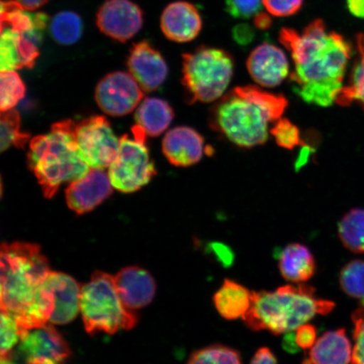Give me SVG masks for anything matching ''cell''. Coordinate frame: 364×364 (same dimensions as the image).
Listing matches in <instances>:
<instances>
[{
  "label": "cell",
  "mask_w": 364,
  "mask_h": 364,
  "mask_svg": "<svg viewBox=\"0 0 364 364\" xmlns=\"http://www.w3.org/2000/svg\"><path fill=\"white\" fill-rule=\"evenodd\" d=\"M279 41L293 59L290 81L294 93L318 107L336 102L344 87L352 54L351 46L343 36L327 30L324 21L315 20L302 33L282 28Z\"/></svg>",
  "instance_id": "6da1fadb"
},
{
  "label": "cell",
  "mask_w": 364,
  "mask_h": 364,
  "mask_svg": "<svg viewBox=\"0 0 364 364\" xmlns=\"http://www.w3.org/2000/svg\"><path fill=\"white\" fill-rule=\"evenodd\" d=\"M334 308V302L317 298L313 287L288 284L273 292L252 291V304L242 318L250 330L279 336L297 330L316 315H328Z\"/></svg>",
  "instance_id": "7a4b0ae2"
},
{
  "label": "cell",
  "mask_w": 364,
  "mask_h": 364,
  "mask_svg": "<svg viewBox=\"0 0 364 364\" xmlns=\"http://www.w3.org/2000/svg\"><path fill=\"white\" fill-rule=\"evenodd\" d=\"M75 125L70 119L58 122L48 134L31 140L27 164L45 198H53L62 184L80 178L90 169L77 145Z\"/></svg>",
  "instance_id": "3957f363"
},
{
  "label": "cell",
  "mask_w": 364,
  "mask_h": 364,
  "mask_svg": "<svg viewBox=\"0 0 364 364\" xmlns=\"http://www.w3.org/2000/svg\"><path fill=\"white\" fill-rule=\"evenodd\" d=\"M0 272L1 311L17 316L33 301L51 270L38 245L13 242L1 245Z\"/></svg>",
  "instance_id": "277c9868"
},
{
  "label": "cell",
  "mask_w": 364,
  "mask_h": 364,
  "mask_svg": "<svg viewBox=\"0 0 364 364\" xmlns=\"http://www.w3.org/2000/svg\"><path fill=\"white\" fill-rule=\"evenodd\" d=\"M269 122L262 108L240 87L218 100L209 115L212 129L244 149L267 142Z\"/></svg>",
  "instance_id": "5b68a950"
},
{
  "label": "cell",
  "mask_w": 364,
  "mask_h": 364,
  "mask_svg": "<svg viewBox=\"0 0 364 364\" xmlns=\"http://www.w3.org/2000/svg\"><path fill=\"white\" fill-rule=\"evenodd\" d=\"M80 313L89 334L116 333L121 329H133L138 316L122 303L114 277L97 271L81 287Z\"/></svg>",
  "instance_id": "8992f818"
},
{
  "label": "cell",
  "mask_w": 364,
  "mask_h": 364,
  "mask_svg": "<svg viewBox=\"0 0 364 364\" xmlns=\"http://www.w3.org/2000/svg\"><path fill=\"white\" fill-rule=\"evenodd\" d=\"M182 85L190 102L218 101L225 92L234 73V59L225 50L198 48L182 56Z\"/></svg>",
  "instance_id": "52a82bcc"
},
{
  "label": "cell",
  "mask_w": 364,
  "mask_h": 364,
  "mask_svg": "<svg viewBox=\"0 0 364 364\" xmlns=\"http://www.w3.org/2000/svg\"><path fill=\"white\" fill-rule=\"evenodd\" d=\"M132 132L134 139L127 134L120 138L117 156L108 167L113 188L124 193L142 188L156 175L146 146L147 135L136 125Z\"/></svg>",
  "instance_id": "ba28073f"
},
{
  "label": "cell",
  "mask_w": 364,
  "mask_h": 364,
  "mask_svg": "<svg viewBox=\"0 0 364 364\" xmlns=\"http://www.w3.org/2000/svg\"><path fill=\"white\" fill-rule=\"evenodd\" d=\"M75 136L81 156L90 168L106 169L117 156L120 139L105 117L94 116L75 122Z\"/></svg>",
  "instance_id": "9c48e42d"
},
{
  "label": "cell",
  "mask_w": 364,
  "mask_h": 364,
  "mask_svg": "<svg viewBox=\"0 0 364 364\" xmlns=\"http://www.w3.org/2000/svg\"><path fill=\"white\" fill-rule=\"evenodd\" d=\"M129 73L117 71L105 76L95 90V101L112 117L127 115L139 106L144 92Z\"/></svg>",
  "instance_id": "30bf717a"
},
{
  "label": "cell",
  "mask_w": 364,
  "mask_h": 364,
  "mask_svg": "<svg viewBox=\"0 0 364 364\" xmlns=\"http://www.w3.org/2000/svg\"><path fill=\"white\" fill-rule=\"evenodd\" d=\"M143 25L144 13L131 0H107L97 15L99 30L120 43L133 38Z\"/></svg>",
  "instance_id": "8fae6325"
},
{
  "label": "cell",
  "mask_w": 364,
  "mask_h": 364,
  "mask_svg": "<svg viewBox=\"0 0 364 364\" xmlns=\"http://www.w3.org/2000/svg\"><path fill=\"white\" fill-rule=\"evenodd\" d=\"M20 350L28 364H66L71 351L51 323L27 331L21 336Z\"/></svg>",
  "instance_id": "7c38bea8"
},
{
  "label": "cell",
  "mask_w": 364,
  "mask_h": 364,
  "mask_svg": "<svg viewBox=\"0 0 364 364\" xmlns=\"http://www.w3.org/2000/svg\"><path fill=\"white\" fill-rule=\"evenodd\" d=\"M112 188L108 173L90 168L85 176L68 185L65 191L68 206L77 215H84L110 197Z\"/></svg>",
  "instance_id": "4fadbf2b"
},
{
  "label": "cell",
  "mask_w": 364,
  "mask_h": 364,
  "mask_svg": "<svg viewBox=\"0 0 364 364\" xmlns=\"http://www.w3.org/2000/svg\"><path fill=\"white\" fill-rule=\"evenodd\" d=\"M127 65L129 74L145 92L156 90L167 78L165 58L147 41L132 46Z\"/></svg>",
  "instance_id": "5bb4252c"
},
{
  "label": "cell",
  "mask_w": 364,
  "mask_h": 364,
  "mask_svg": "<svg viewBox=\"0 0 364 364\" xmlns=\"http://www.w3.org/2000/svg\"><path fill=\"white\" fill-rule=\"evenodd\" d=\"M247 66L252 78L263 87H276L289 75L285 53L271 43H262L255 48L250 54Z\"/></svg>",
  "instance_id": "9a60e30c"
},
{
  "label": "cell",
  "mask_w": 364,
  "mask_h": 364,
  "mask_svg": "<svg viewBox=\"0 0 364 364\" xmlns=\"http://www.w3.org/2000/svg\"><path fill=\"white\" fill-rule=\"evenodd\" d=\"M164 35L172 42H192L201 33L203 20L198 8L186 1L171 3L161 18Z\"/></svg>",
  "instance_id": "2e32d148"
},
{
  "label": "cell",
  "mask_w": 364,
  "mask_h": 364,
  "mask_svg": "<svg viewBox=\"0 0 364 364\" xmlns=\"http://www.w3.org/2000/svg\"><path fill=\"white\" fill-rule=\"evenodd\" d=\"M163 153L173 166L188 167L201 161L208 152L204 139L189 127H176L168 132L162 144Z\"/></svg>",
  "instance_id": "e0dca14e"
},
{
  "label": "cell",
  "mask_w": 364,
  "mask_h": 364,
  "mask_svg": "<svg viewBox=\"0 0 364 364\" xmlns=\"http://www.w3.org/2000/svg\"><path fill=\"white\" fill-rule=\"evenodd\" d=\"M118 294L129 311L149 306L156 293V284L149 272L139 267H127L114 276Z\"/></svg>",
  "instance_id": "ac0fdd59"
},
{
  "label": "cell",
  "mask_w": 364,
  "mask_h": 364,
  "mask_svg": "<svg viewBox=\"0 0 364 364\" xmlns=\"http://www.w3.org/2000/svg\"><path fill=\"white\" fill-rule=\"evenodd\" d=\"M46 284L55 299V308L50 322L65 325L74 321L80 311L81 285L65 273L50 272Z\"/></svg>",
  "instance_id": "d6986e66"
},
{
  "label": "cell",
  "mask_w": 364,
  "mask_h": 364,
  "mask_svg": "<svg viewBox=\"0 0 364 364\" xmlns=\"http://www.w3.org/2000/svg\"><path fill=\"white\" fill-rule=\"evenodd\" d=\"M39 44L11 29L1 30L0 68L1 71L33 68L40 55Z\"/></svg>",
  "instance_id": "ffe728a7"
},
{
  "label": "cell",
  "mask_w": 364,
  "mask_h": 364,
  "mask_svg": "<svg viewBox=\"0 0 364 364\" xmlns=\"http://www.w3.org/2000/svg\"><path fill=\"white\" fill-rule=\"evenodd\" d=\"M353 346L345 329L326 331L318 338L303 364H350Z\"/></svg>",
  "instance_id": "44dd1931"
},
{
  "label": "cell",
  "mask_w": 364,
  "mask_h": 364,
  "mask_svg": "<svg viewBox=\"0 0 364 364\" xmlns=\"http://www.w3.org/2000/svg\"><path fill=\"white\" fill-rule=\"evenodd\" d=\"M279 267L284 279L294 284H303L315 275L316 259L306 245L292 243L282 250Z\"/></svg>",
  "instance_id": "7402d4cb"
},
{
  "label": "cell",
  "mask_w": 364,
  "mask_h": 364,
  "mask_svg": "<svg viewBox=\"0 0 364 364\" xmlns=\"http://www.w3.org/2000/svg\"><path fill=\"white\" fill-rule=\"evenodd\" d=\"M252 291L231 279H225L213 301L217 311L226 320L243 318L252 304Z\"/></svg>",
  "instance_id": "603a6c76"
},
{
  "label": "cell",
  "mask_w": 364,
  "mask_h": 364,
  "mask_svg": "<svg viewBox=\"0 0 364 364\" xmlns=\"http://www.w3.org/2000/svg\"><path fill=\"white\" fill-rule=\"evenodd\" d=\"M174 112L166 101L159 98H146L139 104L135 113L136 125L149 136H157L170 126Z\"/></svg>",
  "instance_id": "cb8c5ba5"
},
{
  "label": "cell",
  "mask_w": 364,
  "mask_h": 364,
  "mask_svg": "<svg viewBox=\"0 0 364 364\" xmlns=\"http://www.w3.org/2000/svg\"><path fill=\"white\" fill-rule=\"evenodd\" d=\"M54 308H55V299L52 290L45 281L30 306L21 315L15 316L21 331V336L23 332L41 328L48 324Z\"/></svg>",
  "instance_id": "d4e9b609"
},
{
  "label": "cell",
  "mask_w": 364,
  "mask_h": 364,
  "mask_svg": "<svg viewBox=\"0 0 364 364\" xmlns=\"http://www.w3.org/2000/svg\"><path fill=\"white\" fill-rule=\"evenodd\" d=\"M338 235L350 252L364 253V209L355 208L346 213L338 224Z\"/></svg>",
  "instance_id": "484cf974"
},
{
  "label": "cell",
  "mask_w": 364,
  "mask_h": 364,
  "mask_svg": "<svg viewBox=\"0 0 364 364\" xmlns=\"http://www.w3.org/2000/svg\"><path fill=\"white\" fill-rule=\"evenodd\" d=\"M357 43L358 58L353 67L351 79L341 90L336 102L340 106H349L356 102L364 109V34L358 36Z\"/></svg>",
  "instance_id": "4316f807"
},
{
  "label": "cell",
  "mask_w": 364,
  "mask_h": 364,
  "mask_svg": "<svg viewBox=\"0 0 364 364\" xmlns=\"http://www.w3.org/2000/svg\"><path fill=\"white\" fill-rule=\"evenodd\" d=\"M83 33V21L78 14L63 11L57 14L50 23V33L56 43L72 45L78 42Z\"/></svg>",
  "instance_id": "83f0119b"
},
{
  "label": "cell",
  "mask_w": 364,
  "mask_h": 364,
  "mask_svg": "<svg viewBox=\"0 0 364 364\" xmlns=\"http://www.w3.org/2000/svg\"><path fill=\"white\" fill-rule=\"evenodd\" d=\"M11 29L15 33L25 34L35 29V14L24 10L14 0L1 2V30Z\"/></svg>",
  "instance_id": "f1b7e54d"
},
{
  "label": "cell",
  "mask_w": 364,
  "mask_h": 364,
  "mask_svg": "<svg viewBox=\"0 0 364 364\" xmlns=\"http://www.w3.org/2000/svg\"><path fill=\"white\" fill-rule=\"evenodd\" d=\"M0 149L1 151L13 145L17 149H24L30 139V135L21 129L20 114L15 109L4 112L0 120Z\"/></svg>",
  "instance_id": "f546056e"
},
{
  "label": "cell",
  "mask_w": 364,
  "mask_h": 364,
  "mask_svg": "<svg viewBox=\"0 0 364 364\" xmlns=\"http://www.w3.org/2000/svg\"><path fill=\"white\" fill-rule=\"evenodd\" d=\"M26 94V85L16 70H4L0 74V109L11 110Z\"/></svg>",
  "instance_id": "4dcf8cb0"
},
{
  "label": "cell",
  "mask_w": 364,
  "mask_h": 364,
  "mask_svg": "<svg viewBox=\"0 0 364 364\" xmlns=\"http://www.w3.org/2000/svg\"><path fill=\"white\" fill-rule=\"evenodd\" d=\"M186 364H242V361L237 350L213 344L193 352Z\"/></svg>",
  "instance_id": "1f68e13d"
},
{
  "label": "cell",
  "mask_w": 364,
  "mask_h": 364,
  "mask_svg": "<svg viewBox=\"0 0 364 364\" xmlns=\"http://www.w3.org/2000/svg\"><path fill=\"white\" fill-rule=\"evenodd\" d=\"M339 283L341 290L353 299H364V261L353 260L340 272Z\"/></svg>",
  "instance_id": "d6a6232c"
},
{
  "label": "cell",
  "mask_w": 364,
  "mask_h": 364,
  "mask_svg": "<svg viewBox=\"0 0 364 364\" xmlns=\"http://www.w3.org/2000/svg\"><path fill=\"white\" fill-rule=\"evenodd\" d=\"M270 133L282 148L294 149L302 144L301 134L298 127L287 118H280L275 122Z\"/></svg>",
  "instance_id": "836d02e7"
},
{
  "label": "cell",
  "mask_w": 364,
  "mask_h": 364,
  "mask_svg": "<svg viewBox=\"0 0 364 364\" xmlns=\"http://www.w3.org/2000/svg\"><path fill=\"white\" fill-rule=\"evenodd\" d=\"M21 341V331L12 314L1 311V357L7 356Z\"/></svg>",
  "instance_id": "e575fe53"
},
{
  "label": "cell",
  "mask_w": 364,
  "mask_h": 364,
  "mask_svg": "<svg viewBox=\"0 0 364 364\" xmlns=\"http://www.w3.org/2000/svg\"><path fill=\"white\" fill-rule=\"evenodd\" d=\"M354 326L353 355L351 364H364V308L353 313Z\"/></svg>",
  "instance_id": "d590c367"
},
{
  "label": "cell",
  "mask_w": 364,
  "mask_h": 364,
  "mask_svg": "<svg viewBox=\"0 0 364 364\" xmlns=\"http://www.w3.org/2000/svg\"><path fill=\"white\" fill-rule=\"evenodd\" d=\"M262 0H225L229 15L237 19H249L261 11Z\"/></svg>",
  "instance_id": "8d00e7d4"
},
{
  "label": "cell",
  "mask_w": 364,
  "mask_h": 364,
  "mask_svg": "<svg viewBox=\"0 0 364 364\" xmlns=\"http://www.w3.org/2000/svg\"><path fill=\"white\" fill-rule=\"evenodd\" d=\"M304 0H262L268 14L276 17L295 15L302 8Z\"/></svg>",
  "instance_id": "74e56055"
},
{
  "label": "cell",
  "mask_w": 364,
  "mask_h": 364,
  "mask_svg": "<svg viewBox=\"0 0 364 364\" xmlns=\"http://www.w3.org/2000/svg\"><path fill=\"white\" fill-rule=\"evenodd\" d=\"M206 252L209 257H211L222 267L230 268L233 265L235 255L229 245L213 241L207 244Z\"/></svg>",
  "instance_id": "f35d334b"
},
{
  "label": "cell",
  "mask_w": 364,
  "mask_h": 364,
  "mask_svg": "<svg viewBox=\"0 0 364 364\" xmlns=\"http://www.w3.org/2000/svg\"><path fill=\"white\" fill-rule=\"evenodd\" d=\"M296 343L300 349H311L316 341V328L311 324H304L295 331Z\"/></svg>",
  "instance_id": "ab89813d"
},
{
  "label": "cell",
  "mask_w": 364,
  "mask_h": 364,
  "mask_svg": "<svg viewBox=\"0 0 364 364\" xmlns=\"http://www.w3.org/2000/svg\"><path fill=\"white\" fill-rule=\"evenodd\" d=\"M255 36V31L252 27L247 24H240L236 26L233 30V38L236 43L240 45H247L252 42Z\"/></svg>",
  "instance_id": "60d3db41"
},
{
  "label": "cell",
  "mask_w": 364,
  "mask_h": 364,
  "mask_svg": "<svg viewBox=\"0 0 364 364\" xmlns=\"http://www.w3.org/2000/svg\"><path fill=\"white\" fill-rule=\"evenodd\" d=\"M250 364H277V360L269 348H261L254 354Z\"/></svg>",
  "instance_id": "b9f144b4"
},
{
  "label": "cell",
  "mask_w": 364,
  "mask_h": 364,
  "mask_svg": "<svg viewBox=\"0 0 364 364\" xmlns=\"http://www.w3.org/2000/svg\"><path fill=\"white\" fill-rule=\"evenodd\" d=\"M283 339V348L285 351L290 353H298L300 350L299 345L296 343V336L294 331L286 332Z\"/></svg>",
  "instance_id": "7bdbcfd3"
},
{
  "label": "cell",
  "mask_w": 364,
  "mask_h": 364,
  "mask_svg": "<svg viewBox=\"0 0 364 364\" xmlns=\"http://www.w3.org/2000/svg\"><path fill=\"white\" fill-rule=\"evenodd\" d=\"M347 4L352 15L364 19V0H347Z\"/></svg>",
  "instance_id": "ee69618b"
},
{
  "label": "cell",
  "mask_w": 364,
  "mask_h": 364,
  "mask_svg": "<svg viewBox=\"0 0 364 364\" xmlns=\"http://www.w3.org/2000/svg\"><path fill=\"white\" fill-rule=\"evenodd\" d=\"M14 1L19 4L26 11H33L43 7L49 0H14Z\"/></svg>",
  "instance_id": "f6af8a7d"
},
{
  "label": "cell",
  "mask_w": 364,
  "mask_h": 364,
  "mask_svg": "<svg viewBox=\"0 0 364 364\" xmlns=\"http://www.w3.org/2000/svg\"><path fill=\"white\" fill-rule=\"evenodd\" d=\"M254 24L258 29L266 30L269 28L272 25L270 14L259 12L257 16H255Z\"/></svg>",
  "instance_id": "bcb514c9"
},
{
  "label": "cell",
  "mask_w": 364,
  "mask_h": 364,
  "mask_svg": "<svg viewBox=\"0 0 364 364\" xmlns=\"http://www.w3.org/2000/svg\"><path fill=\"white\" fill-rule=\"evenodd\" d=\"M1 364H16L12 361V359L11 358V354L7 355V356H2L1 357Z\"/></svg>",
  "instance_id": "7dc6e473"
}]
</instances>
